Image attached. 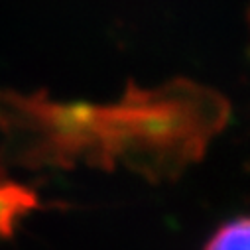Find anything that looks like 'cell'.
Instances as JSON below:
<instances>
[{"instance_id": "cell-3", "label": "cell", "mask_w": 250, "mask_h": 250, "mask_svg": "<svg viewBox=\"0 0 250 250\" xmlns=\"http://www.w3.org/2000/svg\"><path fill=\"white\" fill-rule=\"evenodd\" d=\"M203 250H250V217H238L221 225Z\"/></svg>"}, {"instance_id": "cell-2", "label": "cell", "mask_w": 250, "mask_h": 250, "mask_svg": "<svg viewBox=\"0 0 250 250\" xmlns=\"http://www.w3.org/2000/svg\"><path fill=\"white\" fill-rule=\"evenodd\" d=\"M36 209H40L38 193L0 167V240L12 238L22 219Z\"/></svg>"}, {"instance_id": "cell-1", "label": "cell", "mask_w": 250, "mask_h": 250, "mask_svg": "<svg viewBox=\"0 0 250 250\" xmlns=\"http://www.w3.org/2000/svg\"><path fill=\"white\" fill-rule=\"evenodd\" d=\"M187 93L130 95L120 104L93 106L49 101L43 91L0 89V134L6 158L26 167L112 169L122 164L150 179H166L195 162L217 130L181 118Z\"/></svg>"}]
</instances>
